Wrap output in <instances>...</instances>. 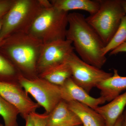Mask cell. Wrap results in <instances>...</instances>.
<instances>
[{
  "label": "cell",
  "mask_w": 126,
  "mask_h": 126,
  "mask_svg": "<svg viewBox=\"0 0 126 126\" xmlns=\"http://www.w3.org/2000/svg\"><path fill=\"white\" fill-rule=\"evenodd\" d=\"M66 39L72 42L79 57L90 65L101 69L107 59L103 53L105 45L83 14L69 13Z\"/></svg>",
  "instance_id": "1"
},
{
  "label": "cell",
  "mask_w": 126,
  "mask_h": 126,
  "mask_svg": "<svg viewBox=\"0 0 126 126\" xmlns=\"http://www.w3.org/2000/svg\"><path fill=\"white\" fill-rule=\"evenodd\" d=\"M43 43L29 33L13 34L2 41V45L12 61L28 73L36 71Z\"/></svg>",
  "instance_id": "2"
},
{
  "label": "cell",
  "mask_w": 126,
  "mask_h": 126,
  "mask_svg": "<svg viewBox=\"0 0 126 126\" xmlns=\"http://www.w3.org/2000/svg\"><path fill=\"white\" fill-rule=\"evenodd\" d=\"M49 2L47 0H15L3 17L2 41L13 34L29 33L34 20Z\"/></svg>",
  "instance_id": "3"
},
{
  "label": "cell",
  "mask_w": 126,
  "mask_h": 126,
  "mask_svg": "<svg viewBox=\"0 0 126 126\" xmlns=\"http://www.w3.org/2000/svg\"><path fill=\"white\" fill-rule=\"evenodd\" d=\"M68 14L51 4L45 7L37 16L29 33L43 44L65 39Z\"/></svg>",
  "instance_id": "4"
},
{
  "label": "cell",
  "mask_w": 126,
  "mask_h": 126,
  "mask_svg": "<svg viewBox=\"0 0 126 126\" xmlns=\"http://www.w3.org/2000/svg\"><path fill=\"white\" fill-rule=\"evenodd\" d=\"M122 0H99L97 11L86 20L100 37L105 46L109 43L126 14Z\"/></svg>",
  "instance_id": "5"
},
{
  "label": "cell",
  "mask_w": 126,
  "mask_h": 126,
  "mask_svg": "<svg viewBox=\"0 0 126 126\" xmlns=\"http://www.w3.org/2000/svg\"><path fill=\"white\" fill-rule=\"evenodd\" d=\"M18 82L27 94H31L47 113H50L63 101L61 87L40 78L30 79L22 74L18 77Z\"/></svg>",
  "instance_id": "6"
},
{
  "label": "cell",
  "mask_w": 126,
  "mask_h": 126,
  "mask_svg": "<svg viewBox=\"0 0 126 126\" xmlns=\"http://www.w3.org/2000/svg\"><path fill=\"white\" fill-rule=\"evenodd\" d=\"M67 62L72 72L73 81L88 94L98 84L113 75L86 63L74 52L69 57Z\"/></svg>",
  "instance_id": "7"
},
{
  "label": "cell",
  "mask_w": 126,
  "mask_h": 126,
  "mask_svg": "<svg viewBox=\"0 0 126 126\" xmlns=\"http://www.w3.org/2000/svg\"><path fill=\"white\" fill-rule=\"evenodd\" d=\"M74 50L72 42L66 39L43 44L36 71L40 73L47 68L64 63Z\"/></svg>",
  "instance_id": "8"
},
{
  "label": "cell",
  "mask_w": 126,
  "mask_h": 126,
  "mask_svg": "<svg viewBox=\"0 0 126 126\" xmlns=\"http://www.w3.org/2000/svg\"><path fill=\"white\" fill-rule=\"evenodd\" d=\"M0 96L16 106L25 120L40 107L38 104L31 100L21 87L12 81H0Z\"/></svg>",
  "instance_id": "9"
},
{
  "label": "cell",
  "mask_w": 126,
  "mask_h": 126,
  "mask_svg": "<svg viewBox=\"0 0 126 126\" xmlns=\"http://www.w3.org/2000/svg\"><path fill=\"white\" fill-rule=\"evenodd\" d=\"M60 86L63 100L67 102L75 101L85 104L94 110L99 105L106 102L102 97L96 98L90 96L82 88L76 84L71 77Z\"/></svg>",
  "instance_id": "10"
},
{
  "label": "cell",
  "mask_w": 126,
  "mask_h": 126,
  "mask_svg": "<svg viewBox=\"0 0 126 126\" xmlns=\"http://www.w3.org/2000/svg\"><path fill=\"white\" fill-rule=\"evenodd\" d=\"M82 124L80 119L63 100L56 106L47 118L46 126H77Z\"/></svg>",
  "instance_id": "11"
},
{
  "label": "cell",
  "mask_w": 126,
  "mask_h": 126,
  "mask_svg": "<svg viewBox=\"0 0 126 126\" xmlns=\"http://www.w3.org/2000/svg\"><path fill=\"white\" fill-rule=\"evenodd\" d=\"M96 87L106 102H110L126 90V77L119 75L117 69H113V73L110 78L98 84Z\"/></svg>",
  "instance_id": "12"
},
{
  "label": "cell",
  "mask_w": 126,
  "mask_h": 126,
  "mask_svg": "<svg viewBox=\"0 0 126 126\" xmlns=\"http://www.w3.org/2000/svg\"><path fill=\"white\" fill-rule=\"evenodd\" d=\"M126 106V91L104 106H99L94 110L104 119L105 126H114L122 115Z\"/></svg>",
  "instance_id": "13"
},
{
  "label": "cell",
  "mask_w": 126,
  "mask_h": 126,
  "mask_svg": "<svg viewBox=\"0 0 126 126\" xmlns=\"http://www.w3.org/2000/svg\"><path fill=\"white\" fill-rule=\"evenodd\" d=\"M67 103L69 108L78 116L83 126H105L104 119L94 109L75 101Z\"/></svg>",
  "instance_id": "14"
},
{
  "label": "cell",
  "mask_w": 126,
  "mask_h": 126,
  "mask_svg": "<svg viewBox=\"0 0 126 126\" xmlns=\"http://www.w3.org/2000/svg\"><path fill=\"white\" fill-rule=\"evenodd\" d=\"M53 6L63 11L80 10L93 15L98 10L100 5L99 0H51Z\"/></svg>",
  "instance_id": "15"
},
{
  "label": "cell",
  "mask_w": 126,
  "mask_h": 126,
  "mask_svg": "<svg viewBox=\"0 0 126 126\" xmlns=\"http://www.w3.org/2000/svg\"><path fill=\"white\" fill-rule=\"evenodd\" d=\"M41 78L58 86L63 85L72 77V72L67 61L60 64L47 68L41 73Z\"/></svg>",
  "instance_id": "16"
},
{
  "label": "cell",
  "mask_w": 126,
  "mask_h": 126,
  "mask_svg": "<svg viewBox=\"0 0 126 126\" xmlns=\"http://www.w3.org/2000/svg\"><path fill=\"white\" fill-rule=\"evenodd\" d=\"M19 114L16 106L0 96V116L4 120V126H18L17 118Z\"/></svg>",
  "instance_id": "17"
},
{
  "label": "cell",
  "mask_w": 126,
  "mask_h": 126,
  "mask_svg": "<svg viewBox=\"0 0 126 126\" xmlns=\"http://www.w3.org/2000/svg\"><path fill=\"white\" fill-rule=\"evenodd\" d=\"M126 40V15L122 19L119 27L114 36L103 49L104 55L106 56L107 54L117 48Z\"/></svg>",
  "instance_id": "18"
},
{
  "label": "cell",
  "mask_w": 126,
  "mask_h": 126,
  "mask_svg": "<svg viewBox=\"0 0 126 126\" xmlns=\"http://www.w3.org/2000/svg\"><path fill=\"white\" fill-rule=\"evenodd\" d=\"M15 73L13 64L0 55V81H10L9 79L13 77Z\"/></svg>",
  "instance_id": "19"
},
{
  "label": "cell",
  "mask_w": 126,
  "mask_h": 126,
  "mask_svg": "<svg viewBox=\"0 0 126 126\" xmlns=\"http://www.w3.org/2000/svg\"><path fill=\"white\" fill-rule=\"evenodd\" d=\"M31 116L33 122L34 126H46L48 114L46 112L40 114L36 112H32Z\"/></svg>",
  "instance_id": "20"
},
{
  "label": "cell",
  "mask_w": 126,
  "mask_h": 126,
  "mask_svg": "<svg viewBox=\"0 0 126 126\" xmlns=\"http://www.w3.org/2000/svg\"><path fill=\"white\" fill-rule=\"evenodd\" d=\"M15 0H0V18L3 17L11 8Z\"/></svg>",
  "instance_id": "21"
},
{
  "label": "cell",
  "mask_w": 126,
  "mask_h": 126,
  "mask_svg": "<svg viewBox=\"0 0 126 126\" xmlns=\"http://www.w3.org/2000/svg\"><path fill=\"white\" fill-rule=\"evenodd\" d=\"M122 52H126V40L121 45L110 52V55H114Z\"/></svg>",
  "instance_id": "22"
},
{
  "label": "cell",
  "mask_w": 126,
  "mask_h": 126,
  "mask_svg": "<svg viewBox=\"0 0 126 126\" xmlns=\"http://www.w3.org/2000/svg\"><path fill=\"white\" fill-rule=\"evenodd\" d=\"M25 120L26 121L25 126H34L33 122L30 115L28 116Z\"/></svg>",
  "instance_id": "23"
},
{
  "label": "cell",
  "mask_w": 126,
  "mask_h": 126,
  "mask_svg": "<svg viewBox=\"0 0 126 126\" xmlns=\"http://www.w3.org/2000/svg\"><path fill=\"white\" fill-rule=\"evenodd\" d=\"M123 118V116L122 114L118 119L114 126H122Z\"/></svg>",
  "instance_id": "24"
},
{
  "label": "cell",
  "mask_w": 126,
  "mask_h": 126,
  "mask_svg": "<svg viewBox=\"0 0 126 126\" xmlns=\"http://www.w3.org/2000/svg\"><path fill=\"white\" fill-rule=\"evenodd\" d=\"M123 118L122 126H126V109L123 112Z\"/></svg>",
  "instance_id": "25"
},
{
  "label": "cell",
  "mask_w": 126,
  "mask_h": 126,
  "mask_svg": "<svg viewBox=\"0 0 126 126\" xmlns=\"http://www.w3.org/2000/svg\"><path fill=\"white\" fill-rule=\"evenodd\" d=\"M3 17L0 18V44H1L2 41V40H1V33L2 23H3Z\"/></svg>",
  "instance_id": "26"
},
{
  "label": "cell",
  "mask_w": 126,
  "mask_h": 126,
  "mask_svg": "<svg viewBox=\"0 0 126 126\" xmlns=\"http://www.w3.org/2000/svg\"><path fill=\"white\" fill-rule=\"evenodd\" d=\"M122 4L126 14V0H122Z\"/></svg>",
  "instance_id": "27"
},
{
  "label": "cell",
  "mask_w": 126,
  "mask_h": 126,
  "mask_svg": "<svg viewBox=\"0 0 126 126\" xmlns=\"http://www.w3.org/2000/svg\"><path fill=\"white\" fill-rule=\"evenodd\" d=\"M0 126H4L3 125V124H1V123H0Z\"/></svg>",
  "instance_id": "28"
},
{
  "label": "cell",
  "mask_w": 126,
  "mask_h": 126,
  "mask_svg": "<svg viewBox=\"0 0 126 126\" xmlns=\"http://www.w3.org/2000/svg\"><path fill=\"white\" fill-rule=\"evenodd\" d=\"M83 126V125H82V124H81V125H79V126Z\"/></svg>",
  "instance_id": "29"
}]
</instances>
